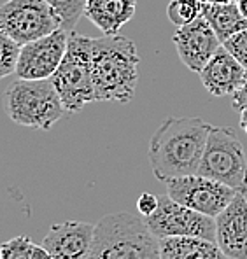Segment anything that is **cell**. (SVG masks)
Returning a JSON list of instances; mask_svg holds the SVG:
<instances>
[{"mask_svg":"<svg viewBox=\"0 0 247 259\" xmlns=\"http://www.w3.org/2000/svg\"><path fill=\"white\" fill-rule=\"evenodd\" d=\"M211 128L212 124L200 117H167L147 147L154 177L167 184L172 179L198 174Z\"/></svg>","mask_w":247,"mask_h":259,"instance_id":"1","label":"cell"},{"mask_svg":"<svg viewBox=\"0 0 247 259\" xmlns=\"http://www.w3.org/2000/svg\"><path fill=\"white\" fill-rule=\"evenodd\" d=\"M139 53L128 37L104 35L91 40L95 102L128 104L139 82Z\"/></svg>","mask_w":247,"mask_h":259,"instance_id":"2","label":"cell"},{"mask_svg":"<svg viewBox=\"0 0 247 259\" xmlns=\"http://www.w3.org/2000/svg\"><path fill=\"white\" fill-rule=\"evenodd\" d=\"M86 259H159V238L144 215L116 212L95 224Z\"/></svg>","mask_w":247,"mask_h":259,"instance_id":"3","label":"cell"},{"mask_svg":"<svg viewBox=\"0 0 247 259\" xmlns=\"http://www.w3.org/2000/svg\"><path fill=\"white\" fill-rule=\"evenodd\" d=\"M6 114L20 126L51 130L67 112L51 79H20L11 82L4 93Z\"/></svg>","mask_w":247,"mask_h":259,"instance_id":"4","label":"cell"},{"mask_svg":"<svg viewBox=\"0 0 247 259\" xmlns=\"http://www.w3.org/2000/svg\"><path fill=\"white\" fill-rule=\"evenodd\" d=\"M91 37L72 32L60 67L51 75L67 112H79L95 102L93 70H91Z\"/></svg>","mask_w":247,"mask_h":259,"instance_id":"5","label":"cell"},{"mask_svg":"<svg viewBox=\"0 0 247 259\" xmlns=\"http://www.w3.org/2000/svg\"><path fill=\"white\" fill-rule=\"evenodd\" d=\"M198 174L247 194V156L233 128H211Z\"/></svg>","mask_w":247,"mask_h":259,"instance_id":"6","label":"cell"},{"mask_svg":"<svg viewBox=\"0 0 247 259\" xmlns=\"http://www.w3.org/2000/svg\"><path fill=\"white\" fill-rule=\"evenodd\" d=\"M58 28V16L46 0H6L0 6V30L20 46Z\"/></svg>","mask_w":247,"mask_h":259,"instance_id":"7","label":"cell"},{"mask_svg":"<svg viewBox=\"0 0 247 259\" xmlns=\"http://www.w3.org/2000/svg\"><path fill=\"white\" fill-rule=\"evenodd\" d=\"M149 230L158 238L200 237L216 242V219L200 214L189 207L174 201L169 194L159 196L158 208L146 217Z\"/></svg>","mask_w":247,"mask_h":259,"instance_id":"8","label":"cell"},{"mask_svg":"<svg viewBox=\"0 0 247 259\" xmlns=\"http://www.w3.org/2000/svg\"><path fill=\"white\" fill-rule=\"evenodd\" d=\"M167 194L177 203L216 219L237 196V191L226 184L195 174L169 181Z\"/></svg>","mask_w":247,"mask_h":259,"instance_id":"9","label":"cell"},{"mask_svg":"<svg viewBox=\"0 0 247 259\" xmlns=\"http://www.w3.org/2000/svg\"><path fill=\"white\" fill-rule=\"evenodd\" d=\"M68 32L58 28L37 40L21 46L16 65V75L20 79H51L60 67L68 46Z\"/></svg>","mask_w":247,"mask_h":259,"instance_id":"10","label":"cell"},{"mask_svg":"<svg viewBox=\"0 0 247 259\" xmlns=\"http://www.w3.org/2000/svg\"><path fill=\"white\" fill-rule=\"evenodd\" d=\"M172 40L181 62L196 74L202 72V68L221 46V40L216 35L214 28L203 16L189 25L177 26Z\"/></svg>","mask_w":247,"mask_h":259,"instance_id":"11","label":"cell"},{"mask_svg":"<svg viewBox=\"0 0 247 259\" xmlns=\"http://www.w3.org/2000/svg\"><path fill=\"white\" fill-rule=\"evenodd\" d=\"M216 243L228 259H247V194L237 193L216 217Z\"/></svg>","mask_w":247,"mask_h":259,"instance_id":"12","label":"cell"},{"mask_svg":"<svg viewBox=\"0 0 247 259\" xmlns=\"http://www.w3.org/2000/svg\"><path fill=\"white\" fill-rule=\"evenodd\" d=\"M198 75L211 95L233 97L245 84L247 68L221 44Z\"/></svg>","mask_w":247,"mask_h":259,"instance_id":"13","label":"cell"},{"mask_svg":"<svg viewBox=\"0 0 247 259\" xmlns=\"http://www.w3.org/2000/svg\"><path fill=\"white\" fill-rule=\"evenodd\" d=\"M95 224L83 221H65L53 224L43 245L55 259H86L93 242Z\"/></svg>","mask_w":247,"mask_h":259,"instance_id":"14","label":"cell"},{"mask_svg":"<svg viewBox=\"0 0 247 259\" xmlns=\"http://www.w3.org/2000/svg\"><path fill=\"white\" fill-rule=\"evenodd\" d=\"M139 0H88L85 16L104 32L117 35L119 30L135 16Z\"/></svg>","mask_w":247,"mask_h":259,"instance_id":"15","label":"cell"},{"mask_svg":"<svg viewBox=\"0 0 247 259\" xmlns=\"http://www.w3.org/2000/svg\"><path fill=\"white\" fill-rule=\"evenodd\" d=\"M159 259H228L214 240L200 237L159 238Z\"/></svg>","mask_w":247,"mask_h":259,"instance_id":"16","label":"cell"},{"mask_svg":"<svg viewBox=\"0 0 247 259\" xmlns=\"http://www.w3.org/2000/svg\"><path fill=\"white\" fill-rule=\"evenodd\" d=\"M202 16L214 28L221 44L235 35L237 32L247 28V18L242 16L237 2L230 4H207L203 2Z\"/></svg>","mask_w":247,"mask_h":259,"instance_id":"17","label":"cell"},{"mask_svg":"<svg viewBox=\"0 0 247 259\" xmlns=\"http://www.w3.org/2000/svg\"><path fill=\"white\" fill-rule=\"evenodd\" d=\"M60 20V26L70 33L75 28L81 16H85L88 0H46Z\"/></svg>","mask_w":247,"mask_h":259,"instance_id":"18","label":"cell"},{"mask_svg":"<svg viewBox=\"0 0 247 259\" xmlns=\"http://www.w3.org/2000/svg\"><path fill=\"white\" fill-rule=\"evenodd\" d=\"M202 0H170L167 6V16L176 26L189 25L202 16Z\"/></svg>","mask_w":247,"mask_h":259,"instance_id":"19","label":"cell"},{"mask_svg":"<svg viewBox=\"0 0 247 259\" xmlns=\"http://www.w3.org/2000/svg\"><path fill=\"white\" fill-rule=\"evenodd\" d=\"M21 46L14 42L9 35L0 30V79L16 74V65L20 58Z\"/></svg>","mask_w":247,"mask_h":259,"instance_id":"20","label":"cell"},{"mask_svg":"<svg viewBox=\"0 0 247 259\" xmlns=\"http://www.w3.org/2000/svg\"><path fill=\"white\" fill-rule=\"evenodd\" d=\"M33 242L26 235H20L0 245V259H30Z\"/></svg>","mask_w":247,"mask_h":259,"instance_id":"21","label":"cell"},{"mask_svg":"<svg viewBox=\"0 0 247 259\" xmlns=\"http://www.w3.org/2000/svg\"><path fill=\"white\" fill-rule=\"evenodd\" d=\"M223 46L247 68V28L231 35L230 39L223 42Z\"/></svg>","mask_w":247,"mask_h":259,"instance_id":"22","label":"cell"},{"mask_svg":"<svg viewBox=\"0 0 247 259\" xmlns=\"http://www.w3.org/2000/svg\"><path fill=\"white\" fill-rule=\"evenodd\" d=\"M158 203H159V196L153 193H142L139 196V200H137V210H139L140 215L147 217L156 210Z\"/></svg>","mask_w":247,"mask_h":259,"instance_id":"23","label":"cell"},{"mask_svg":"<svg viewBox=\"0 0 247 259\" xmlns=\"http://www.w3.org/2000/svg\"><path fill=\"white\" fill-rule=\"evenodd\" d=\"M231 98H233V100H231V105H233L235 109L242 110L247 107V81H245V84L242 86V90H238Z\"/></svg>","mask_w":247,"mask_h":259,"instance_id":"24","label":"cell"},{"mask_svg":"<svg viewBox=\"0 0 247 259\" xmlns=\"http://www.w3.org/2000/svg\"><path fill=\"white\" fill-rule=\"evenodd\" d=\"M30 259H55V257H53V254L49 252L44 245H35V243H33L32 252H30Z\"/></svg>","mask_w":247,"mask_h":259,"instance_id":"25","label":"cell"},{"mask_svg":"<svg viewBox=\"0 0 247 259\" xmlns=\"http://www.w3.org/2000/svg\"><path fill=\"white\" fill-rule=\"evenodd\" d=\"M240 126L244 128V132L247 133V107L240 110Z\"/></svg>","mask_w":247,"mask_h":259,"instance_id":"26","label":"cell"},{"mask_svg":"<svg viewBox=\"0 0 247 259\" xmlns=\"http://www.w3.org/2000/svg\"><path fill=\"white\" fill-rule=\"evenodd\" d=\"M237 6H238V9H240L242 16L247 18V0H237Z\"/></svg>","mask_w":247,"mask_h":259,"instance_id":"27","label":"cell"},{"mask_svg":"<svg viewBox=\"0 0 247 259\" xmlns=\"http://www.w3.org/2000/svg\"><path fill=\"white\" fill-rule=\"evenodd\" d=\"M207 4H230V2H237V0H202Z\"/></svg>","mask_w":247,"mask_h":259,"instance_id":"28","label":"cell"}]
</instances>
